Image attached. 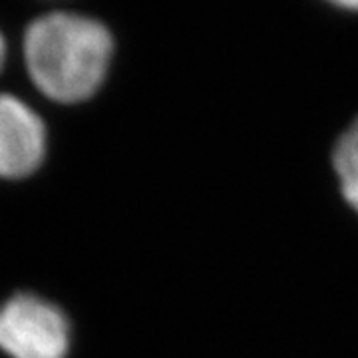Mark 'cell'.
<instances>
[{"instance_id":"cell-6","label":"cell","mask_w":358,"mask_h":358,"mask_svg":"<svg viewBox=\"0 0 358 358\" xmlns=\"http://www.w3.org/2000/svg\"><path fill=\"white\" fill-rule=\"evenodd\" d=\"M4 62H6V42H4V36L0 34V70H2Z\"/></svg>"},{"instance_id":"cell-1","label":"cell","mask_w":358,"mask_h":358,"mask_svg":"<svg viewBox=\"0 0 358 358\" xmlns=\"http://www.w3.org/2000/svg\"><path fill=\"white\" fill-rule=\"evenodd\" d=\"M114 60L108 26L84 14L50 13L24 34V62L34 86L54 102L78 103L102 88Z\"/></svg>"},{"instance_id":"cell-2","label":"cell","mask_w":358,"mask_h":358,"mask_svg":"<svg viewBox=\"0 0 358 358\" xmlns=\"http://www.w3.org/2000/svg\"><path fill=\"white\" fill-rule=\"evenodd\" d=\"M70 322L54 303L20 293L0 305V350L10 358H66Z\"/></svg>"},{"instance_id":"cell-4","label":"cell","mask_w":358,"mask_h":358,"mask_svg":"<svg viewBox=\"0 0 358 358\" xmlns=\"http://www.w3.org/2000/svg\"><path fill=\"white\" fill-rule=\"evenodd\" d=\"M333 166L341 181V192L348 205L358 213V117L336 140Z\"/></svg>"},{"instance_id":"cell-3","label":"cell","mask_w":358,"mask_h":358,"mask_svg":"<svg viewBox=\"0 0 358 358\" xmlns=\"http://www.w3.org/2000/svg\"><path fill=\"white\" fill-rule=\"evenodd\" d=\"M46 126L30 106L13 94H0V178L34 173L46 155Z\"/></svg>"},{"instance_id":"cell-5","label":"cell","mask_w":358,"mask_h":358,"mask_svg":"<svg viewBox=\"0 0 358 358\" xmlns=\"http://www.w3.org/2000/svg\"><path fill=\"white\" fill-rule=\"evenodd\" d=\"M329 4H333L341 10H350V13H358V0H324Z\"/></svg>"}]
</instances>
